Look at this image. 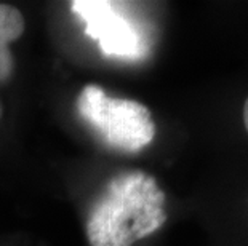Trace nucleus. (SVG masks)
Listing matches in <instances>:
<instances>
[{
	"mask_svg": "<svg viewBox=\"0 0 248 246\" xmlns=\"http://www.w3.org/2000/svg\"><path fill=\"white\" fill-rule=\"evenodd\" d=\"M167 221L165 193L144 171L114 176L87 219L92 246H133Z\"/></svg>",
	"mask_w": 248,
	"mask_h": 246,
	"instance_id": "f257e3e1",
	"label": "nucleus"
},
{
	"mask_svg": "<svg viewBox=\"0 0 248 246\" xmlns=\"http://www.w3.org/2000/svg\"><path fill=\"white\" fill-rule=\"evenodd\" d=\"M77 114L109 147L140 152L152 143L155 125L144 104L112 98L98 85H87L77 96Z\"/></svg>",
	"mask_w": 248,
	"mask_h": 246,
	"instance_id": "f03ea898",
	"label": "nucleus"
},
{
	"mask_svg": "<svg viewBox=\"0 0 248 246\" xmlns=\"http://www.w3.org/2000/svg\"><path fill=\"white\" fill-rule=\"evenodd\" d=\"M120 3L104 0H77L72 12L85 23V30L108 56L138 59L146 53V42L133 21L120 12Z\"/></svg>",
	"mask_w": 248,
	"mask_h": 246,
	"instance_id": "7ed1b4c3",
	"label": "nucleus"
},
{
	"mask_svg": "<svg viewBox=\"0 0 248 246\" xmlns=\"http://www.w3.org/2000/svg\"><path fill=\"white\" fill-rule=\"evenodd\" d=\"M24 32V18L18 8L0 3V83L13 75L15 62L10 45Z\"/></svg>",
	"mask_w": 248,
	"mask_h": 246,
	"instance_id": "20e7f679",
	"label": "nucleus"
},
{
	"mask_svg": "<svg viewBox=\"0 0 248 246\" xmlns=\"http://www.w3.org/2000/svg\"><path fill=\"white\" fill-rule=\"evenodd\" d=\"M244 125H245V130L248 133V96H247L245 104H244Z\"/></svg>",
	"mask_w": 248,
	"mask_h": 246,
	"instance_id": "39448f33",
	"label": "nucleus"
},
{
	"mask_svg": "<svg viewBox=\"0 0 248 246\" xmlns=\"http://www.w3.org/2000/svg\"><path fill=\"white\" fill-rule=\"evenodd\" d=\"M0 117H2V106H0Z\"/></svg>",
	"mask_w": 248,
	"mask_h": 246,
	"instance_id": "423d86ee",
	"label": "nucleus"
}]
</instances>
